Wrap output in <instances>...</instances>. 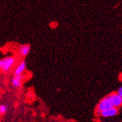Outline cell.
Listing matches in <instances>:
<instances>
[{
	"label": "cell",
	"instance_id": "6da1fadb",
	"mask_svg": "<svg viewBox=\"0 0 122 122\" xmlns=\"http://www.w3.org/2000/svg\"><path fill=\"white\" fill-rule=\"evenodd\" d=\"M16 63V58L14 56H7L0 59V71L4 73L9 72Z\"/></svg>",
	"mask_w": 122,
	"mask_h": 122
},
{
	"label": "cell",
	"instance_id": "7a4b0ae2",
	"mask_svg": "<svg viewBox=\"0 0 122 122\" xmlns=\"http://www.w3.org/2000/svg\"><path fill=\"white\" fill-rule=\"evenodd\" d=\"M112 107H113V105H112V97H111V94H109L107 96H106L105 97H103L98 103L97 106V112L110 109V108H112Z\"/></svg>",
	"mask_w": 122,
	"mask_h": 122
},
{
	"label": "cell",
	"instance_id": "3957f363",
	"mask_svg": "<svg viewBox=\"0 0 122 122\" xmlns=\"http://www.w3.org/2000/svg\"><path fill=\"white\" fill-rule=\"evenodd\" d=\"M119 112V110L118 108L112 107L108 109H106L103 111H100V112H97L98 115H100V117L105 118H112L116 116Z\"/></svg>",
	"mask_w": 122,
	"mask_h": 122
},
{
	"label": "cell",
	"instance_id": "277c9868",
	"mask_svg": "<svg viewBox=\"0 0 122 122\" xmlns=\"http://www.w3.org/2000/svg\"><path fill=\"white\" fill-rule=\"evenodd\" d=\"M24 78L23 74H19V75H14L12 78L11 83L14 88H20L23 85V80Z\"/></svg>",
	"mask_w": 122,
	"mask_h": 122
},
{
	"label": "cell",
	"instance_id": "5b68a950",
	"mask_svg": "<svg viewBox=\"0 0 122 122\" xmlns=\"http://www.w3.org/2000/svg\"><path fill=\"white\" fill-rule=\"evenodd\" d=\"M111 94V97H112V101L113 107L115 108H120L122 105V97L119 96L117 93H112Z\"/></svg>",
	"mask_w": 122,
	"mask_h": 122
},
{
	"label": "cell",
	"instance_id": "8992f818",
	"mask_svg": "<svg viewBox=\"0 0 122 122\" xmlns=\"http://www.w3.org/2000/svg\"><path fill=\"white\" fill-rule=\"evenodd\" d=\"M19 54L21 57H26L27 56H29V52L31 51V46L28 44H22L19 46Z\"/></svg>",
	"mask_w": 122,
	"mask_h": 122
},
{
	"label": "cell",
	"instance_id": "52a82bcc",
	"mask_svg": "<svg viewBox=\"0 0 122 122\" xmlns=\"http://www.w3.org/2000/svg\"><path fill=\"white\" fill-rule=\"evenodd\" d=\"M26 70V62L25 60L21 61L17 66L16 67L14 72V75H19V74H23V73Z\"/></svg>",
	"mask_w": 122,
	"mask_h": 122
},
{
	"label": "cell",
	"instance_id": "ba28073f",
	"mask_svg": "<svg viewBox=\"0 0 122 122\" xmlns=\"http://www.w3.org/2000/svg\"><path fill=\"white\" fill-rule=\"evenodd\" d=\"M8 107L4 104H0V115H4L7 112Z\"/></svg>",
	"mask_w": 122,
	"mask_h": 122
},
{
	"label": "cell",
	"instance_id": "9c48e42d",
	"mask_svg": "<svg viewBox=\"0 0 122 122\" xmlns=\"http://www.w3.org/2000/svg\"><path fill=\"white\" fill-rule=\"evenodd\" d=\"M117 93L119 96H121V97H122V87H120V88H118V91H117Z\"/></svg>",
	"mask_w": 122,
	"mask_h": 122
},
{
	"label": "cell",
	"instance_id": "30bf717a",
	"mask_svg": "<svg viewBox=\"0 0 122 122\" xmlns=\"http://www.w3.org/2000/svg\"><path fill=\"white\" fill-rule=\"evenodd\" d=\"M104 122H110V121H104Z\"/></svg>",
	"mask_w": 122,
	"mask_h": 122
}]
</instances>
